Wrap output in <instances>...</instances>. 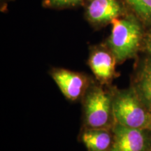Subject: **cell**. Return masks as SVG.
<instances>
[{
    "instance_id": "cell-5",
    "label": "cell",
    "mask_w": 151,
    "mask_h": 151,
    "mask_svg": "<svg viewBox=\"0 0 151 151\" xmlns=\"http://www.w3.org/2000/svg\"><path fill=\"white\" fill-rule=\"evenodd\" d=\"M111 151H151V132L114 124Z\"/></svg>"
},
{
    "instance_id": "cell-4",
    "label": "cell",
    "mask_w": 151,
    "mask_h": 151,
    "mask_svg": "<svg viewBox=\"0 0 151 151\" xmlns=\"http://www.w3.org/2000/svg\"><path fill=\"white\" fill-rule=\"evenodd\" d=\"M84 6L85 18L95 28L104 27L129 12L124 0H88Z\"/></svg>"
},
{
    "instance_id": "cell-7",
    "label": "cell",
    "mask_w": 151,
    "mask_h": 151,
    "mask_svg": "<svg viewBox=\"0 0 151 151\" xmlns=\"http://www.w3.org/2000/svg\"><path fill=\"white\" fill-rule=\"evenodd\" d=\"M117 63L116 57L106 43L90 48L88 65L95 78L101 85L110 83L115 78Z\"/></svg>"
},
{
    "instance_id": "cell-8",
    "label": "cell",
    "mask_w": 151,
    "mask_h": 151,
    "mask_svg": "<svg viewBox=\"0 0 151 151\" xmlns=\"http://www.w3.org/2000/svg\"><path fill=\"white\" fill-rule=\"evenodd\" d=\"M81 139L88 151H111L113 141L112 128L86 127Z\"/></svg>"
},
{
    "instance_id": "cell-3",
    "label": "cell",
    "mask_w": 151,
    "mask_h": 151,
    "mask_svg": "<svg viewBox=\"0 0 151 151\" xmlns=\"http://www.w3.org/2000/svg\"><path fill=\"white\" fill-rule=\"evenodd\" d=\"M113 92L101 86H90L84 96V121L88 128L111 129L114 125Z\"/></svg>"
},
{
    "instance_id": "cell-2",
    "label": "cell",
    "mask_w": 151,
    "mask_h": 151,
    "mask_svg": "<svg viewBox=\"0 0 151 151\" xmlns=\"http://www.w3.org/2000/svg\"><path fill=\"white\" fill-rule=\"evenodd\" d=\"M113 111L115 124L151 132V111L134 89L113 92Z\"/></svg>"
},
{
    "instance_id": "cell-13",
    "label": "cell",
    "mask_w": 151,
    "mask_h": 151,
    "mask_svg": "<svg viewBox=\"0 0 151 151\" xmlns=\"http://www.w3.org/2000/svg\"><path fill=\"white\" fill-rule=\"evenodd\" d=\"M13 0H0V9L1 12H4L7 10L8 4Z\"/></svg>"
},
{
    "instance_id": "cell-10",
    "label": "cell",
    "mask_w": 151,
    "mask_h": 151,
    "mask_svg": "<svg viewBox=\"0 0 151 151\" xmlns=\"http://www.w3.org/2000/svg\"><path fill=\"white\" fill-rule=\"evenodd\" d=\"M127 9L145 27H151V0H124Z\"/></svg>"
},
{
    "instance_id": "cell-12",
    "label": "cell",
    "mask_w": 151,
    "mask_h": 151,
    "mask_svg": "<svg viewBox=\"0 0 151 151\" xmlns=\"http://www.w3.org/2000/svg\"><path fill=\"white\" fill-rule=\"evenodd\" d=\"M142 48H143L147 55H148V59L151 60V27H149L148 31L145 32Z\"/></svg>"
},
{
    "instance_id": "cell-6",
    "label": "cell",
    "mask_w": 151,
    "mask_h": 151,
    "mask_svg": "<svg viewBox=\"0 0 151 151\" xmlns=\"http://www.w3.org/2000/svg\"><path fill=\"white\" fill-rule=\"evenodd\" d=\"M50 76L63 95L69 101L80 99L90 88L89 78L82 73L54 68L50 71Z\"/></svg>"
},
{
    "instance_id": "cell-1",
    "label": "cell",
    "mask_w": 151,
    "mask_h": 151,
    "mask_svg": "<svg viewBox=\"0 0 151 151\" xmlns=\"http://www.w3.org/2000/svg\"><path fill=\"white\" fill-rule=\"evenodd\" d=\"M111 24V35L105 43L116 57L117 62L120 64L133 58L142 48L145 26L129 11L114 19Z\"/></svg>"
},
{
    "instance_id": "cell-11",
    "label": "cell",
    "mask_w": 151,
    "mask_h": 151,
    "mask_svg": "<svg viewBox=\"0 0 151 151\" xmlns=\"http://www.w3.org/2000/svg\"><path fill=\"white\" fill-rule=\"evenodd\" d=\"M88 0H43L42 5L47 9H65L84 6Z\"/></svg>"
},
{
    "instance_id": "cell-9",
    "label": "cell",
    "mask_w": 151,
    "mask_h": 151,
    "mask_svg": "<svg viewBox=\"0 0 151 151\" xmlns=\"http://www.w3.org/2000/svg\"><path fill=\"white\" fill-rule=\"evenodd\" d=\"M134 90L151 111V60L143 62L138 74Z\"/></svg>"
}]
</instances>
